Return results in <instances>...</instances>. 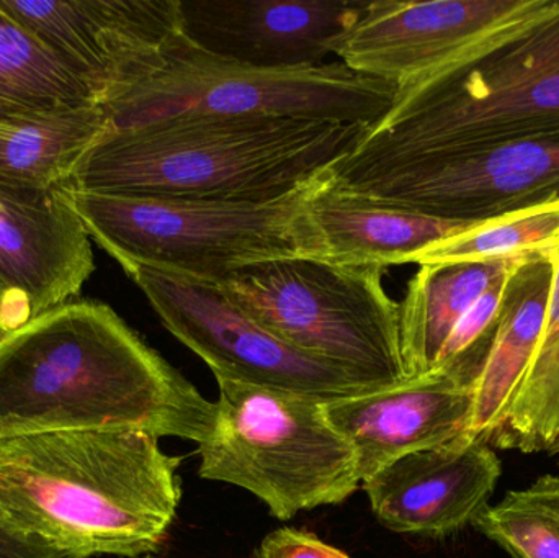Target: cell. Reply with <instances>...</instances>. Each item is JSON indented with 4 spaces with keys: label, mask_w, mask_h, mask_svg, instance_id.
I'll list each match as a JSON object with an SVG mask.
<instances>
[{
    "label": "cell",
    "mask_w": 559,
    "mask_h": 558,
    "mask_svg": "<svg viewBox=\"0 0 559 558\" xmlns=\"http://www.w3.org/2000/svg\"><path fill=\"white\" fill-rule=\"evenodd\" d=\"M215 412L108 305L69 301L0 340V439L130 429L200 444Z\"/></svg>",
    "instance_id": "cell-1"
},
{
    "label": "cell",
    "mask_w": 559,
    "mask_h": 558,
    "mask_svg": "<svg viewBox=\"0 0 559 558\" xmlns=\"http://www.w3.org/2000/svg\"><path fill=\"white\" fill-rule=\"evenodd\" d=\"M179 464L130 429L0 439V521L66 558L156 553L182 498Z\"/></svg>",
    "instance_id": "cell-2"
},
{
    "label": "cell",
    "mask_w": 559,
    "mask_h": 558,
    "mask_svg": "<svg viewBox=\"0 0 559 558\" xmlns=\"http://www.w3.org/2000/svg\"><path fill=\"white\" fill-rule=\"evenodd\" d=\"M368 130L302 118L177 115L107 131L68 187L150 199L272 202L331 169Z\"/></svg>",
    "instance_id": "cell-3"
},
{
    "label": "cell",
    "mask_w": 559,
    "mask_h": 558,
    "mask_svg": "<svg viewBox=\"0 0 559 558\" xmlns=\"http://www.w3.org/2000/svg\"><path fill=\"white\" fill-rule=\"evenodd\" d=\"M559 136V0L396 92L390 114L334 167Z\"/></svg>",
    "instance_id": "cell-4"
},
{
    "label": "cell",
    "mask_w": 559,
    "mask_h": 558,
    "mask_svg": "<svg viewBox=\"0 0 559 558\" xmlns=\"http://www.w3.org/2000/svg\"><path fill=\"white\" fill-rule=\"evenodd\" d=\"M311 182L261 203L66 190L91 239L123 271L141 265L216 285L249 265L324 259L321 231L308 206Z\"/></svg>",
    "instance_id": "cell-5"
},
{
    "label": "cell",
    "mask_w": 559,
    "mask_h": 558,
    "mask_svg": "<svg viewBox=\"0 0 559 558\" xmlns=\"http://www.w3.org/2000/svg\"><path fill=\"white\" fill-rule=\"evenodd\" d=\"M215 425L199 444L200 477L245 488L272 517L338 504L361 484L357 459L312 396L216 379Z\"/></svg>",
    "instance_id": "cell-6"
},
{
    "label": "cell",
    "mask_w": 559,
    "mask_h": 558,
    "mask_svg": "<svg viewBox=\"0 0 559 558\" xmlns=\"http://www.w3.org/2000/svg\"><path fill=\"white\" fill-rule=\"evenodd\" d=\"M386 269L292 258L249 265L215 287L288 346L393 389L411 382L401 354L400 304Z\"/></svg>",
    "instance_id": "cell-7"
},
{
    "label": "cell",
    "mask_w": 559,
    "mask_h": 558,
    "mask_svg": "<svg viewBox=\"0 0 559 558\" xmlns=\"http://www.w3.org/2000/svg\"><path fill=\"white\" fill-rule=\"evenodd\" d=\"M396 87L341 61L311 68L255 69L213 58L177 39L159 71L108 107L110 130L186 114L302 118L374 127Z\"/></svg>",
    "instance_id": "cell-8"
},
{
    "label": "cell",
    "mask_w": 559,
    "mask_h": 558,
    "mask_svg": "<svg viewBox=\"0 0 559 558\" xmlns=\"http://www.w3.org/2000/svg\"><path fill=\"white\" fill-rule=\"evenodd\" d=\"M337 189L380 205L481 223L559 200V136L429 154L370 167H334Z\"/></svg>",
    "instance_id": "cell-9"
},
{
    "label": "cell",
    "mask_w": 559,
    "mask_h": 558,
    "mask_svg": "<svg viewBox=\"0 0 559 558\" xmlns=\"http://www.w3.org/2000/svg\"><path fill=\"white\" fill-rule=\"evenodd\" d=\"M124 272L166 330L193 351L215 379L285 390L321 402L388 389L283 343L215 285L141 265Z\"/></svg>",
    "instance_id": "cell-10"
},
{
    "label": "cell",
    "mask_w": 559,
    "mask_h": 558,
    "mask_svg": "<svg viewBox=\"0 0 559 558\" xmlns=\"http://www.w3.org/2000/svg\"><path fill=\"white\" fill-rule=\"evenodd\" d=\"M0 9L107 108L159 71L180 38L179 0H0Z\"/></svg>",
    "instance_id": "cell-11"
},
{
    "label": "cell",
    "mask_w": 559,
    "mask_h": 558,
    "mask_svg": "<svg viewBox=\"0 0 559 558\" xmlns=\"http://www.w3.org/2000/svg\"><path fill=\"white\" fill-rule=\"evenodd\" d=\"M555 0H429L365 2L331 46L335 61L386 82L396 92L450 64L469 49L540 15Z\"/></svg>",
    "instance_id": "cell-12"
},
{
    "label": "cell",
    "mask_w": 559,
    "mask_h": 558,
    "mask_svg": "<svg viewBox=\"0 0 559 558\" xmlns=\"http://www.w3.org/2000/svg\"><path fill=\"white\" fill-rule=\"evenodd\" d=\"M92 239L66 187L0 189V333L78 297L95 271Z\"/></svg>",
    "instance_id": "cell-13"
},
{
    "label": "cell",
    "mask_w": 559,
    "mask_h": 558,
    "mask_svg": "<svg viewBox=\"0 0 559 558\" xmlns=\"http://www.w3.org/2000/svg\"><path fill=\"white\" fill-rule=\"evenodd\" d=\"M348 0H179L180 35L192 48L255 69L322 64L358 19Z\"/></svg>",
    "instance_id": "cell-14"
},
{
    "label": "cell",
    "mask_w": 559,
    "mask_h": 558,
    "mask_svg": "<svg viewBox=\"0 0 559 558\" xmlns=\"http://www.w3.org/2000/svg\"><path fill=\"white\" fill-rule=\"evenodd\" d=\"M501 475L495 449L462 435L404 455L361 484L374 517L388 530L437 539L473 524Z\"/></svg>",
    "instance_id": "cell-15"
},
{
    "label": "cell",
    "mask_w": 559,
    "mask_h": 558,
    "mask_svg": "<svg viewBox=\"0 0 559 558\" xmlns=\"http://www.w3.org/2000/svg\"><path fill=\"white\" fill-rule=\"evenodd\" d=\"M472 385L443 373L352 399L325 402L331 425L348 442L361 482L391 462L465 435Z\"/></svg>",
    "instance_id": "cell-16"
},
{
    "label": "cell",
    "mask_w": 559,
    "mask_h": 558,
    "mask_svg": "<svg viewBox=\"0 0 559 558\" xmlns=\"http://www.w3.org/2000/svg\"><path fill=\"white\" fill-rule=\"evenodd\" d=\"M308 206L321 231L324 259L338 264H411L424 249L479 225L380 205L337 189L328 170L309 186Z\"/></svg>",
    "instance_id": "cell-17"
},
{
    "label": "cell",
    "mask_w": 559,
    "mask_h": 558,
    "mask_svg": "<svg viewBox=\"0 0 559 558\" xmlns=\"http://www.w3.org/2000/svg\"><path fill=\"white\" fill-rule=\"evenodd\" d=\"M557 248L532 251L506 284L498 331L473 393L465 431L469 438L489 444L531 367L550 300Z\"/></svg>",
    "instance_id": "cell-18"
},
{
    "label": "cell",
    "mask_w": 559,
    "mask_h": 558,
    "mask_svg": "<svg viewBox=\"0 0 559 558\" xmlns=\"http://www.w3.org/2000/svg\"><path fill=\"white\" fill-rule=\"evenodd\" d=\"M110 130L104 105L79 104L0 114V189L69 186L82 157Z\"/></svg>",
    "instance_id": "cell-19"
},
{
    "label": "cell",
    "mask_w": 559,
    "mask_h": 558,
    "mask_svg": "<svg viewBox=\"0 0 559 558\" xmlns=\"http://www.w3.org/2000/svg\"><path fill=\"white\" fill-rule=\"evenodd\" d=\"M525 254L419 265L400 304L401 354L409 380L429 376L463 314Z\"/></svg>",
    "instance_id": "cell-20"
},
{
    "label": "cell",
    "mask_w": 559,
    "mask_h": 558,
    "mask_svg": "<svg viewBox=\"0 0 559 558\" xmlns=\"http://www.w3.org/2000/svg\"><path fill=\"white\" fill-rule=\"evenodd\" d=\"M559 439V246L544 330L518 395L495 435L492 449L550 452Z\"/></svg>",
    "instance_id": "cell-21"
},
{
    "label": "cell",
    "mask_w": 559,
    "mask_h": 558,
    "mask_svg": "<svg viewBox=\"0 0 559 558\" xmlns=\"http://www.w3.org/2000/svg\"><path fill=\"white\" fill-rule=\"evenodd\" d=\"M0 102L43 110L97 104L91 91L28 29L0 9Z\"/></svg>",
    "instance_id": "cell-22"
},
{
    "label": "cell",
    "mask_w": 559,
    "mask_h": 558,
    "mask_svg": "<svg viewBox=\"0 0 559 558\" xmlns=\"http://www.w3.org/2000/svg\"><path fill=\"white\" fill-rule=\"evenodd\" d=\"M511 558H559V477L542 475L488 504L472 524Z\"/></svg>",
    "instance_id": "cell-23"
},
{
    "label": "cell",
    "mask_w": 559,
    "mask_h": 558,
    "mask_svg": "<svg viewBox=\"0 0 559 558\" xmlns=\"http://www.w3.org/2000/svg\"><path fill=\"white\" fill-rule=\"evenodd\" d=\"M559 246V200L486 219L414 256L411 264L478 261Z\"/></svg>",
    "instance_id": "cell-24"
},
{
    "label": "cell",
    "mask_w": 559,
    "mask_h": 558,
    "mask_svg": "<svg viewBox=\"0 0 559 558\" xmlns=\"http://www.w3.org/2000/svg\"><path fill=\"white\" fill-rule=\"evenodd\" d=\"M252 558H350L328 546L318 537L296 530H278L269 534Z\"/></svg>",
    "instance_id": "cell-25"
},
{
    "label": "cell",
    "mask_w": 559,
    "mask_h": 558,
    "mask_svg": "<svg viewBox=\"0 0 559 558\" xmlns=\"http://www.w3.org/2000/svg\"><path fill=\"white\" fill-rule=\"evenodd\" d=\"M0 558H66L0 521Z\"/></svg>",
    "instance_id": "cell-26"
},
{
    "label": "cell",
    "mask_w": 559,
    "mask_h": 558,
    "mask_svg": "<svg viewBox=\"0 0 559 558\" xmlns=\"http://www.w3.org/2000/svg\"><path fill=\"white\" fill-rule=\"evenodd\" d=\"M12 110H28V108H16V107H12V105H7V104H3V102H0V114H2V111H12Z\"/></svg>",
    "instance_id": "cell-27"
},
{
    "label": "cell",
    "mask_w": 559,
    "mask_h": 558,
    "mask_svg": "<svg viewBox=\"0 0 559 558\" xmlns=\"http://www.w3.org/2000/svg\"><path fill=\"white\" fill-rule=\"evenodd\" d=\"M550 454H558L559 455V439L557 441V444L551 448Z\"/></svg>",
    "instance_id": "cell-28"
},
{
    "label": "cell",
    "mask_w": 559,
    "mask_h": 558,
    "mask_svg": "<svg viewBox=\"0 0 559 558\" xmlns=\"http://www.w3.org/2000/svg\"><path fill=\"white\" fill-rule=\"evenodd\" d=\"M2 337H3V336H2V333H0V340H2Z\"/></svg>",
    "instance_id": "cell-29"
},
{
    "label": "cell",
    "mask_w": 559,
    "mask_h": 558,
    "mask_svg": "<svg viewBox=\"0 0 559 558\" xmlns=\"http://www.w3.org/2000/svg\"><path fill=\"white\" fill-rule=\"evenodd\" d=\"M144 558H157V557H144Z\"/></svg>",
    "instance_id": "cell-30"
}]
</instances>
